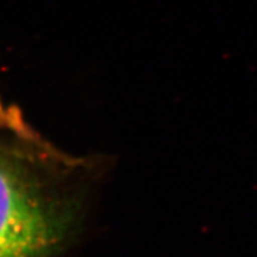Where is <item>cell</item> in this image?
<instances>
[{"label":"cell","instance_id":"obj_1","mask_svg":"<svg viewBox=\"0 0 257 257\" xmlns=\"http://www.w3.org/2000/svg\"><path fill=\"white\" fill-rule=\"evenodd\" d=\"M102 172V161L60 149L0 102V257L68 251Z\"/></svg>","mask_w":257,"mask_h":257}]
</instances>
